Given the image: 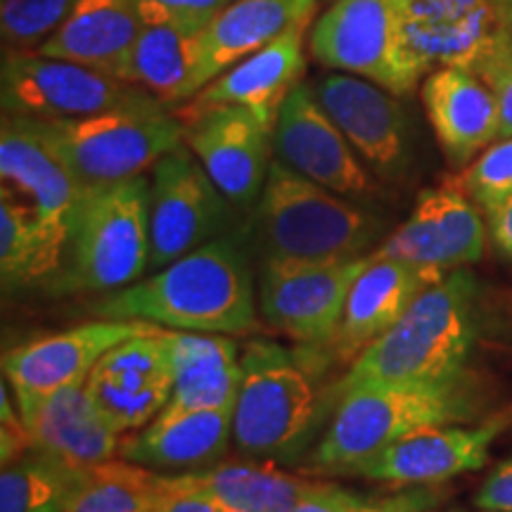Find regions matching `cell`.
<instances>
[{
    "mask_svg": "<svg viewBox=\"0 0 512 512\" xmlns=\"http://www.w3.org/2000/svg\"><path fill=\"white\" fill-rule=\"evenodd\" d=\"M93 311L100 318L147 320L178 332L242 335L256 325L254 275L238 240L221 235L107 294Z\"/></svg>",
    "mask_w": 512,
    "mask_h": 512,
    "instance_id": "6da1fadb",
    "label": "cell"
},
{
    "mask_svg": "<svg viewBox=\"0 0 512 512\" xmlns=\"http://www.w3.org/2000/svg\"><path fill=\"white\" fill-rule=\"evenodd\" d=\"M479 285L465 268L446 273L356 358L332 387L337 403L358 389L430 382L463 373L479 332Z\"/></svg>",
    "mask_w": 512,
    "mask_h": 512,
    "instance_id": "7a4b0ae2",
    "label": "cell"
},
{
    "mask_svg": "<svg viewBox=\"0 0 512 512\" xmlns=\"http://www.w3.org/2000/svg\"><path fill=\"white\" fill-rule=\"evenodd\" d=\"M479 406V384L470 370L430 382L358 389L337 403L335 418L311 458V470L351 475L384 446L430 427L475 418Z\"/></svg>",
    "mask_w": 512,
    "mask_h": 512,
    "instance_id": "3957f363",
    "label": "cell"
},
{
    "mask_svg": "<svg viewBox=\"0 0 512 512\" xmlns=\"http://www.w3.org/2000/svg\"><path fill=\"white\" fill-rule=\"evenodd\" d=\"M150 268V178L91 185L76 204L57 292H117Z\"/></svg>",
    "mask_w": 512,
    "mask_h": 512,
    "instance_id": "277c9868",
    "label": "cell"
},
{
    "mask_svg": "<svg viewBox=\"0 0 512 512\" xmlns=\"http://www.w3.org/2000/svg\"><path fill=\"white\" fill-rule=\"evenodd\" d=\"M256 233L264 259L347 261L373 247L382 221L273 159L256 202Z\"/></svg>",
    "mask_w": 512,
    "mask_h": 512,
    "instance_id": "5b68a950",
    "label": "cell"
},
{
    "mask_svg": "<svg viewBox=\"0 0 512 512\" xmlns=\"http://www.w3.org/2000/svg\"><path fill=\"white\" fill-rule=\"evenodd\" d=\"M240 368L233 444L252 458H297L318 413L309 370L297 356L271 342L247 344Z\"/></svg>",
    "mask_w": 512,
    "mask_h": 512,
    "instance_id": "8992f818",
    "label": "cell"
},
{
    "mask_svg": "<svg viewBox=\"0 0 512 512\" xmlns=\"http://www.w3.org/2000/svg\"><path fill=\"white\" fill-rule=\"evenodd\" d=\"M34 121L48 145L88 188L143 176L185 138L183 121L164 105L86 119Z\"/></svg>",
    "mask_w": 512,
    "mask_h": 512,
    "instance_id": "52a82bcc",
    "label": "cell"
},
{
    "mask_svg": "<svg viewBox=\"0 0 512 512\" xmlns=\"http://www.w3.org/2000/svg\"><path fill=\"white\" fill-rule=\"evenodd\" d=\"M0 100L5 114L46 121L162 105L136 83L41 53H3Z\"/></svg>",
    "mask_w": 512,
    "mask_h": 512,
    "instance_id": "ba28073f",
    "label": "cell"
},
{
    "mask_svg": "<svg viewBox=\"0 0 512 512\" xmlns=\"http://www.w3.org/2000/svg\"><path fill=\"white\" fill-rule=\"evenodd\" d=\"M233 204L211 181L200 159L181 143L150 169V268L174 264L192 249L221 238Z\"/></svg>",
    "mask_w": 512,
    "mask_h": 512,
    "instance_id": "9c48e42d",
    "label": "cell"
},
{
    "mask_svg": "<svg viewBox=\"0 0 512 512\" xmlns=\"http://www.w3.org/2000/svg\"><path fill=\"white\" fill-rule=\"evenodd\" d=\"M370 254L347 261L264 259L259 275V311L280 335L320 347L342 320L349 292Z\"/></svg>",
    "mask_w": 512,
    "mask_h": 512,
    "instance_id": "30bf717a",
    "label": "cell"
},
{
    "mask_svg": "<svg viewBox=\"0 0 512 512\" xmlns=\"http://www.w3.org/2000/svg\"><path fill=\"white\" fill-rule=\"evenodd\" d=\"M512 8L503 0H403L401 60L413 83L441 67L475 72L491 53Z\"/></svg>",
    "mask_w": 512,
    "mask_h": 512,
    "instance_id": "8fae6325",
    "label": "cell"
},
{
    "mask_svg": "<svg viewBox=\"0 0 512 512\" xmlns=\"http://www.w3.org/2000/svg\"><path fill=\"white\" fill-rule=\"evenodd\" d=\"M403 0H335L309 34L318 64L403 95L413 91L399 48Z\"/></svg>",
    "mask_w": 512,
    "mask_h": 512,
    "instance_id": "7c38bea8",
    "label": "cell"
},
{
    "mask_svg": "<svg viewBox=\"0 0 512 512\" xmlns=\"http://www.w3.org/2000/svg\"><path fill=\"white\" fill-rule=\"evenodd\" d=\"M273 150L292 171L347 200L370 204L380 197L373 171L323 110L311 83H299L280 105Z\"/></svg>",
    "mask_w": 512,
    "mask_h": 512,
    "instance_id": "4fadbf2b",
    "label": "cell"
},
{
    "mask_svg": "<svg viewBox=\"0 0 512 512\" xmlns=\"http://www.w3.org/2000/svg\"><path fill=\"white\" fill-rule=\"evenodd\" d=\"M0 178L3 190L12 192L34 211L50 252L62 266L74 209L88 185L62 162L31 117L3 114Z\"/></svg>",
    "mask_w": 512,
    "mask_h": 512,
    "instance_id": "5bb4252c",
    "label": "cell"
},
{
    "mask_svg": "<svg viewBox=\"0 0 512 512\" xmlns=\"http://www.w3.org/2000/svg\"><path fill=\"white\" fill-rule=\"evenodd\" d=\"M484 240L482 216L458 178L422 190L411 216L373 254L446 275L482 259Z\"/></svg>",
    "mask_w": 512,
    "mask_h": 512,
    "instance_id": "9a60e30c",
    "label": "cell"
},
{
    "mask_svg": "<svg viewBox=\"0 0 512 512\" xmlns=\"http://www.w3.org/2000/svg\"><path fill=\"white\" fill-rule=\"evenodd\" d=\"M181 121L183 143L195 152L230 204L252 207L259 202L275 159V124L240 105L211 107Z\"/></svg>",
    "mask_w": 512,
    "mask_h": 512,
    "instance_id": "2e32d148",
    "label": "cell"
},
{
    "mask_svg": "<svg viewBox=\"0 0 512 512\" xmlns=\"http://www.w3.org/2000/svg\"><path fill=\"white\" fill-rule=\"evenodd\" d=\"M86 389L114 432L143 430L164 411L174 389L169 330L143 332L107 351L88 373Z\"/></svg>",
    "mask_w": 512,
    "mask_h": 512,
    "instance_id": "e0dca14e",
    "label": "cell"
},
{
    "mask_svg": "<svg viewBox=\"0 0 512 512\" xmlns=\"http://www.w3.org/2000/svg\"><path fill=\"white\" fill-rule=\"evenodd\" d=\"M159 328L147 320H112L100 318L79 328L57 332L34 342L22 344L3 354V375L10 382L15 401H36L57 389L86 380L107 351Z\"/></svg>",
    "mask_w": 512,
    "mask_h": 512,
    "instance_id": "ac0fdd59",
    "label": "cell"
},
{
    "mask_svg": "<svg viewBox=\"0 0 512 512\" xmlns=\"http://www.w3.org/2000/svg\"><path fill=\"white\" fill-rule=\"evenodd\" d=\"M510 425L512 415L498 413L477 427H430L384 446L373 458L354 467L351 475L394 486L448 482L484 467L489 448Z\"/></svg>",
    "mask_w": 512,
    "mask_h": 512,
    "instance_id": "d6986e66",
    "label": "cell"
},
{
    "mask_svg": "<svg viewBox=\"0 0 512 512\" xmlns=\"http://www.w3.org/2000/svg\"><path fill=\"white\" fill-rule=\"evenodd\" d=\"M313 93L373 176L394 181L406 164V114L396 95L344 72L325 74Z\"/></svg>",
    "mask_w": 512,
    "mask_h": 512,
    "instance_id": "ffe728a7",
    "label": "cell"
},
{
    "mask_svg": "<svg viewBox=\"0 0 512 512\" xmlns=\"http://www.w3.org/2000/svg\"><path fill=\"white\" fill-rule=\"evenodd\" d=\"M441 278H444L441 273L406 261L377 259L370 252V264L351 287L337 330L316 349H325L337 363L351 366L377 337L399 323V318L427 287Z\"/></svg>",
    "mask_w": 512,
    "mask_h": 512,
    "instance_id": "44dd1931",
    "label": "cell"
},
{
    "mask_svg": "<svg viewBox=\"0 0 512 512\" xmlns=\"http://www.w3.org/2000/svg\"><path fill=\"white\" fill-rule=\"evenodd\" d=\"M311 19L313 15L299 19L268 46L256 50L245 60L226 69L221 76H216L195 98L181 105L176 117L185 119L211 110V107L240 105L249 107V110L275 124L280 105L302 83L306 69L304 41L309 34Z\"/></svg>",
    "mask_w": 512,
    "mask_h": 512,
    "instance_id": "7402d4cb",
    "label": "cell"
},
{
    "mask_svg": "<svg viewBox=\"0 0 512 512\" xmlns=\"http://www.w3.org/2000/svg\"><path fill=\"white\" fill-rule=\"evenodd\" d=\"M31 451L76 467H91L117 458L121 434L102 418L86 389V380L19 406Z\"/></svg>",
    "mask_w": 512,
    "mask_h": 512,
    "instance_id": "603a6c76",
    "label": "cell"
},
{
    "mask_svg": "<svg viewBox=\"0 0 512 512\" xmlns=\"http://www.w3.org/2000/svg\"><path fill=\"white\" fill-rule=\"evenodd\" d=\"M425 105L448 162L463 166L498 140V105L489 86L463 67H441L422 83Z\"/></svg>",
    "mask_w": 512,
    "mask_h": 512,
    "instance_id": "cb8c5ba5",
    "label": "cell"
},
{
    "mask_svg": "<svg viewBox=\"0 0 512 512\" xmlns=\"http://www.w3.org/2000/svg\"><path fill=\"white\" fill-rule=\"evenodd\" d=\"M233 408L157 415L143 430L121 434L117 458L150 470H202L226 456Z\"/></svg>",
    "mask_w": 512,
    "mask_h": 512,
    "instance_id": "d4e9b609",
    "label": "cell"
},
{
    "mask_svg": "<svg viewBox=\"0 0 512 512\" xmlns=\"http://www.w3.org/2000/svg\"><path fill=\"white\" fill-rule=\"evenodd\" d=\"M313 8L316 0H233L202 31L192 93L197 95L233 64L268 46L299 19L311 17Z\"/></svg>",
    "mask_w": 512,
    "mask_h": 512,
    "instance_id": "484cf974",
    "label": "cell"
},
{
    "mask_svg": "<svg viewBox=\"0 0 512 512\" xmlns=\"http://www.w3.org/2000/svg\"><path fill=\"white\" fill-rule=\"evenodd\" d=\"M143 29L145 19L136 0H76L55 34L36 53L86 64L119 79Z\"/></svg>",
    "mask_w": 512,
    "mask_h": 512,
    "instance_id": "4316f807",
    "label": "cell"
},
{
    "mask_svg": "<svg viewBox=\"0 0 512 512\" xmlns=\"http://www.w3.org/2000/svg\"><path fill=\"white\" fill-rule=\"evenodd\" d=\"M169 342L174 358V389L162 413L235 406L242 368L233 339L228 335L169 330Z\"/></svg>",
    "mask_w": 512,
    "mask_h": 512,
    "instance_id": "83f0119b",
    "label": "cell"
},
{
    "mask_svg": "<svg viewBox=\"0 0 512 512\" xmlns=\"http://www.w3.org/2000/svg\"><path fill=\"white\" fill-rule=\"evenodd\" d=\"M202 31L166 22H147L121 67L119 79L145 88L166 107L185 105L195 95L192 76L200 57Z\"/></svg>",
    "mask_w": 512,
    "mask_h": 512,
    "instance_id": "f1b7e54d",
    "label": "cell"
},
{
    "mask_svg": "<svg viewBox=\"0 0 512 512\" xmlns=\"http://www.w3.org/2000/svg\"><path fill=\"white\" fill-rule=\"evenodd\" d=\"M183 475L235 512H294L309 484L275 463H216Z\"/></svg>",
    "mask_w": 512,
    "mask_h": 512,
    "instance_id": "f546056e",
    "label": "cell"
},
{
    "mask_svg": "<svg viewBox=\"0 0 512 512\" xmlns=\"http://www.w3.org/2000/svg\"><path fill=\"white\" fill-rule=\"evenodd\" d=\"M64 512H164V475L121 458L81 467Z\"/></svg>",
    "mask_w": 512,
    "mask_h": 512,
    "instance_id": "4dcf8cb0",
    "label": "cell"
},
{
    "mask_svg": "<svg viewBox=\"0 0 512 512\" xmlns=\"http://www.w3.org/2000/svg\"><path fill=\"white\" fill-rule=\"evenodd\" d=\"M60 271V261L50 252L36 214L12 192H0V275L3 287L38 283Z\"/></svg>",
    "mask_w": 512,
    "mask_h": 512,
    "instance_id": "1f68e13d",
    "label": "cell"
},
{
    "mask_svg": "<svg viewBox=\"0 0 512 512\" xmlns=\"http://www.w3.org/2000/svg\"><path fill=\"white\" fill-rule=\"evenodd\" d=\"M74 477L76 467L27 451L3 465L0 512H64Z\"/></svg>",
    "mask_w": 512,
    "mask_h": 512,
    "instance_id": "d6a6232c",
    "label": "cell"
},
{
    "mask_svg": "<svg viewBox=\"0 0 512 512\" xmlns=\"http://www.w3.org/2000/svg\"><path fill=\"white\" fill-rule=\"evenodd\" d=\"M76 0H0L3 53H36L69 15Z\"/></svg>",
    "mask_w": 512,
    "mask_h": 512,
    "instance_id": "836d02e7",
    "label": "cell"
},
{
    "mask_svg": "<svg viewBox=\"0 0 512 512\" xmlns=\"http://www.w3.org/2000/svg\"><path fill=\"white\" fill-rule=\"evenodd\" d=\"M463 183L470 197L479 207L501 200L505 192L512 190V138L498 140L494 147L484 152L475 164L467 169Z\"/></svg>",
    "mask_w": 512,
    "mask_h": 512,
    "instance_id": "e575fe53",
    "label": "cell"
},
{
    "mask_svg": "<svg viewBox=\"0 0 512 512\" xmlns=\"http://www.w3.org/2000/svg\"><path fill=\"white\" fill-rule=\"evenodd\" d=\"M475 74L494 93L498 105V140L512 138V17L505 24L491 53L477 64Z\"/></svg>",
    "mask_w": 512,
    "mask_h": 512,
    "instance_id": "d590c367",
    "label": "cell"
},
{
    "mask_svg": "<svg viewBox=\"0 0 512 512\" xmlns=\"http://www.w3.org/2000/svg\"><path fill=\"white\" fill-rule=\"evenodd\" d=\"M140 15L147 22L178 24L188 29H207L219 12L233 0H136Z\"/></svg>",
    "mask_w": 512,
    "mask_h": 512,
    "instance_id": "8d00e7d4",
    "label": "cell"
},
{
    "mask_svg": "<svg viewBox=\"0 0 512 512\" xmlns=\"http://www.w3.org/2000/svg\"><path fill=\"white\" fill-rule=\"evenodd\" d=\"M164 512H235L185 475H164Z\"/></svg>",
    "mask_w": 512,
    "mask_h": 512,
    "instance_id": "74e56055",
    "label": "cell"
},
{
    "mask_svg": "<svg viewBox=\"0 0 512 512\" xmlns=\"http://www.w3.org/2000/svg\"><path fill=\"white\" fill-rule=\"evenodd\" d=\"M370 501L337 484L309 482L294 512H368Z\"/></svg>",
    "mask_w": 512,
    "mask_h": 512,
    "instance_id": "f35d334b",
    "label": "cell"
},
{
    "mask_svg": "<svg viewBox=\"0 0 512 512\" xmlns=\"http://www.w3.org/2000/svg\"><path fill=\"white\" fill-rule=\"evenodd\" d=\"M0 456H3V465L12 463L19 456L31 451V441L27 425H24L22 413H19L17 401H10V382L5 380L0 387Z\"/></svg>",
    "mask_w": 512,
    "mask_h": 512,
    "instance_id": "ab89813d",
    "label": "cell"
},
{
    "mask_svg": "<svg viewBox=\"0 0 512 512\" xmlns=\"http://www.w3.org/2000/svg\"><path fill=\"white\" fill-rule=\"evenodd\" d=\"M475 505L479 510L512 512V458L503 460V463L486 477V482L479 486L475 496Z\"/></svg>",
    "mask_w": 512,
    "mask_h": 512,
    "instance_id": "60d3db41",
    "label": "cell"
},
{
    "mask_svg": "<svg viewBox=\"0 0 512 512\" xmlns=\"http://www.w3.org/2000/svg\"><path fill=\"white\" fill-rule=\"evenodd\" d=\"M484 211L486 219H489L491 238H494L498 249L512 259V190L505 192L501 200L489 204Z\"/></svg>",
    "mask_w": 512,
    "mask_h": 512,
    "instance_id": "b9f144b4",
    "label": "cell"
},
{
    "mask_svg": "<svg viewBox=\"0 0 512 512\" xmlns=\"http://www.w3.org/2000/svg\"><path fill=\"white\" fill-rule=\"evenodd\" d=\"M425 510V498L408 494L401 498H387V501L370 503L368 512H420Z\"/></svg>",
    "mask_w": 512,
    "mask_h": 512,
    "instance_id": "7bdbcfd3",
    "label": "cell"
},
{
    "mask_svg": "<svg viewBox=\"0 0 512 512\" xmlns=\"http://www.w3.org/2000/svg\"><path fill=\"white\" fill-rule=\"evenodd\" d=\"M420 512H432V510H420ZM441 512H460V510H441Z\"/></svg>",
    "mask_w": 512,
    "mask_h": 512,
    "instance_id": "ee69618b",
    "label": "cell"
},
{
    "mask_svg": "<svg viewBox=\"0 0 512 512\" xmlns=\"http://www.w3.org/2000/svg\"><path fill=\"white\" fill-rule=\"evenodd\" d=\"M503 3H505V5H510V8H512V0H503Z\"/></svg>",
    "mask_w": 512,
    "mask_h": 512,
    "instance_id": "f6af8a7d",
    "label": "cell"
},
{
    "mask_svg": "<svg viewBox=\"0 0 512 512\" xmlns=\"http://www.w3.org/2000/svg\"><path fill=\"white\" fill-rule=\"evenodd\" d=\"M482 512H496V510H482Z\"/></svg>",
    "mask_w": 512,
    "mask_h": 512,
    "instance_id": "bcb514c9",
    "label": "cell"
}]
</instances>
